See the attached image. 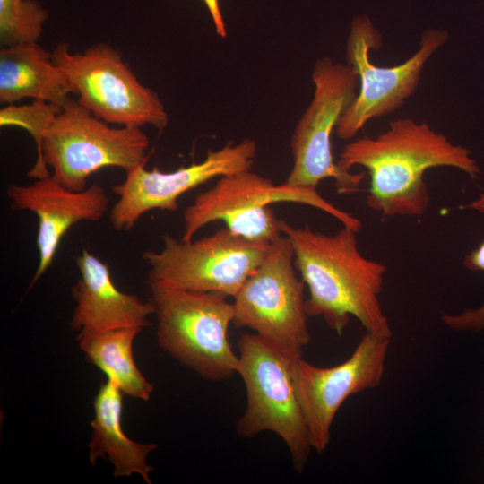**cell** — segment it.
<instances>
[{"mask_svg": "<svg viewBox=\"0 0 484 484\" xmlns=\"http://www.w3.org/2000/svg\"><path fill=\"white\" fill-rule=\"evenodd\" d=\"M336 163L344 171L355 166L367 170V204L385 217H417L428 212L430 194L425 173L430 169L454 168L473 179L481 173L468 148L411 117L392 121L376 137L348 143Z\"/></svg>", "mask_w": 484, "mask_h": 484, "instance_id": "cell-1", "label": "cell"}, {"mask_svg": "<svg viewBox=\"0 0 484 484\" xmlns=\"http://www.w3.org/2000/svg\"><path fill=\"white\" fill-rule=\"evenodd\" d=\"M51 54L78 102L97 117L120 126H167L169 115L157 92L140 82L112 46L97 43L71 52L61 42Z\"/></svg>", "mask_w": 484, "mask_h": 484, "instance_id": "cell-9", "label": "cell"}, {"mask_svg": "<svg viewBox=\"0 0 484 484\" xmlns=\"http://www.w3.org/2000/svg\"><path fill=\"white\" fill-rule=\"evenodd\" d=\"M296 203L316 208L333 216L342 226L358 232L360 220L325 200L313 187L275 185L251 170L220 177L210 189L199 194L184 212L181 239L191 241L205 225L223 221L234 234L247 240L270 244L283 235L282 220L271 204Z\"/></svg>", "mask_w": 484, "mask_h": 484, "instance_id": "cell-4", "label": "cell"}, {"mask_svg": "<svg viewBox=\"0 0 484 484\" xmlns=\"http://www.w3.org/2000/svg\"><path fill=\"white\" fill-rule=\"evenodd\" d=\"M448 39L445 30H427L419 49L403 63L378 66L371 61L370 52L381 48V34L367 15L355 17L347 39L346 60L355 68L359 86L354 101L337 123L338 137L352 139L370 120L400 108L416 91L427 62Z\"/></svg>", "mask_w": 484, "mask_h": 484, "instance_id": "cell-10", "label": "cell"}, {"mask_svg": "<svg viewBox=\"0 0 484 484\" xmlns=\"http://www.w3.org/2000/svg\"><path fill=\"white\" fill-rule=\"evenodd\" d=\"M73 93L52 54L38 42L0 48V103L14 104L25 98L63 107Z\"/></svg>", "mask_w": 484, "mask_h": 484, "instance_id": "cell-16", "label": "cell"}, {"mask_svg": "<svg viewBox=\"0 0 484 484\" xmlns=\"http://www.w3.org/2000/svg\"><path fill=\"white\" fill-rule=\"evenodd\" d=\"M48 19L37 0H0L1 47L37 42Z\"/></svg>", "mask_w": 484, "mask_h": 484, "instance_id": "cell-20", "label": "cell"}, {"mask_svg": "<svg viewBox=\"0 0 484 484\" xmlns=\"http://www.w3.org/2000/svg\"><path fill=\"white\" fill-rule=\"evenodd\" d=\"M62 107L41 100L30 104H9L0 110V126L21 127L28 131L36 143L37 160L27 176L39 179L50 177L48 167L42 159V144L47 131L60 112Z\"/></svg>", "mask_w": 484, "mask_h": 484, "instance_id": "cell-19", "label": "cell"}, {"mask_svg": "<svg viewBox=\"0 0 484 484\" xmlns=\"http://www.w3.org/2000/svg\"><path fill=\"white\" fill-rule=\"evenodd\" d=\"M75 263L81 277L72 289L75 307L70 327L78 342L117 328L151 325L152 302L119 290L106 263L85 249Z\"/></svg>", "mask_w": 484, "mask_h": 484, "instance_id": "cell-15", "label": "cell"}, {"mask_svg": "<svg viewBox=\"0 0 484 484\" xmlns=\"http://www.w3.org/2000/svg\"><path fill=\"white\" fill-rule=\"evenodd\" d=\"M281 230L292 246L295 268L308 288V317L323 318L338 335L354 317L367 333L392 338L380 298L387 267L362 255L359 232L342 226L326 234L283 220Z\"/></svg>", "mask_w": 484, "mask_h": 484, "instance_id": "cell-2", "label": "cell"}, {"mask_svg": "<svg viewBox=\"0 0 484 484\" xmlns=\"http://www.w3.org/2000/svg\"><path fill=\"white\" fill-rule=\"evenodd\" d=\"M212 19L216 32L222 38L227 36V30L220 7L219 0H203Z\"/></svg>", "mask_w": 484, "mask_h": 484, "instance_id": "cell-22", "label": "cell"}, {"mask_svg": "<svg viewBox=\"0 0 484 484\" xmlns=\"http://www.w3.org/2000/svg\"><path fill=\"white\" fill-rule=\"evenodd\" d=\"M142 329L107 331L79 342V346L88 361L114 381L123 394L148 401L154 387L137 368L133 354L134 341Z\"/></svg>", "mask_w": 484, "mask_h": 484, "instance_id": "cell-18", "label": "cell"}, {"mask_svg": "<svg viewBox=\"0 0 484 484\" xmlns=\"http://www.w3.org/2000/svg\"><path fill=\"white\" fill-rule=\"evenodd\" d=\"M270 244L247 240L224 228L191 241L166 235L160 251H146L143 257L150 267L148 276L178 289L234 298Z\"/></svg>", "mask_w": 484, "mask_h": 484, "instance_id": "cell-11", "label": "cell"}, {"mask_svg": "<svg viewBox=\"0 0 484 484\" xmlns=\"http://www.w3.org/2000/svg\"><path fill=\"white\" fill-rule=\"evenodd\" d=\"M305 285L290 241L282 235L233 298L232 324L249 328L292 359L302 357L311 341Z\"/></svg>", "mask_w": 484, "mask_h": 484, "instance_id": "cell-7", "label": "cell"}, {"mask_svg": "<svg viewBox=\"0 0 484 484\" xmlns=\"http://www.w3.org/2000/svg\"><path fill=\"white\" fill-rule=\"evenodd\" d=\"M147 285L160 349L208 381H223L238 374V355L228 338L234 318L228 297L178 289L151 276Z\"/></svg>", "mask_w": 484, "mask_h": 484, "instance_id": "cell-3", "label": "cell"}, {"mask_svg": "<svg viewBox=\"0 0 484 484\" xmlns=\"http://www.w3.org/2000/svg\"><path fill=\"white\" fill-rule=\"evenodd\" d=\"M312 80L314 96L291 136L293 166L285 183L316 188L321 181L331 178L338 194H356L360 191L365 173L344 171L338 167L331 136L358 94L359 75L350 65L323 57L314 65Z\"/></svg>", "mask_w": 484, "mask_h": 484, "instance_id": "cell-8", "label": "cell"}, {"mask_svg": "<svg viewBox=\"0 0 484 484\" xmlns=\"http://www.w3.org/2000/svg\"><path fill=\"white\" fill-rule=\"evenodd\" d=\"M256 152L255 141L245 139L237 144L229 142L210 151L203 161L170 172L138 165L125 171V179L113 187L118 200L110 210V224L117 230H129L149 211H176L186 192L212 178L251 170Z\"/></svg>", "mask_w": 484, "mask_h": 484, "instance_id": "cell-13", "label": "cell"}, {"mask_svg": "<svg viewBox=\"0 0 484 484\" xmlns=\"http://www.w3.org/2000/svg\"><path fill=\"white\" fill-rule=\"evenodd\" d=\"M122 394L114 381L108 378L101 384L93 401L89 460L94 464L99 457L108 459L114 465L115 477L138 474L151 484L150 473L153 468L147 458L157 444H140L125 434L121 422Z\"/></svg>", "mask_w": 484, "mask_h": 484, "instance_id": "cell-17", "label": "cell"}, {"mask_svg": "<svg viewBox=\"0 0 484 484\" xmlns=\"http://www.w3.org/2000/svg\"><path fill=\"white\" fill-rule=\"evenodd\" d=\"M391 339L365 333L350 356L332 367H317L302 357L292 359V376L313 450L324 453L335 416L351 395L382 383Z\"/></svg>", "mask_w": 484, "mask_h": 484, "instance_id": "cell-12", "label": "cell"}, {"mask_svg": "<svg viewBox=\"0 0 484 484\" xmlns=\"http://www.w3.org/2000/svg\"><path fill=\"white\" fill-rule=\"evenodd\" d=\"M6 194L11 208L38 217L39 263L30 288L48 271L66 232L82 221H98L108 209L104 188L92 184L82 191L70 190L52 176L27 185L9 184Z\"/></svg>", "mask_w": 484, "mask_h": 484, "instance_id": "cell-14", "label": "cell"}, {"mask_svg": "<svg viewBox=\"0 0 484 484\" xmlns=\"http://www.w3.org/2000/svg\"><path fill=\"white\" fill-rule=\"evenodd\" d=\"M461 209H470L484 214V191L468 204L460 206ZM466 269L471 272H484V240L469 254L462 261ZM441 321L448 329L459 333H480L484 331V302L474 308H464L460 313H444Z\"/></svg>", "mask_w": 484, "mask_h": 484, "instance_id": "cell-21", "label": "cell"}, {"mask_svg": "<svg viewBox=\"0 0 484 484\" xmlns=\"http://www.w3.org/2000/svg\"><path fill=\"white\" fill-rule=\"evenodd\" d=\"M238 367L246 407L236 423L238 434L252 438L264 431L287 445L295 471L302 473L313 450L292 376V359L256 333H245L238 343Z\"/></svg>", "mask_w": 484, "mask_h": 484, "instance_id": "cell-5", "label": "cell"}, {"mask_svg": "<svg viewBox=\"0 0 484 484\" xmlns=\"http://www.w3.org/2000/svg\"><path fill=\"white\" fill-rule=\"evenodd\" d=\"M69 99L46 133L42 144L44 163L52 177L73 191L87 188L88 177L106 167L127 171L146 164L150 141L142 127H111Z\"/></svg>", "mask_w": 484, "mask_h": 484, "instance_id": "cell-6", "label": "cell"}]
</instances>
